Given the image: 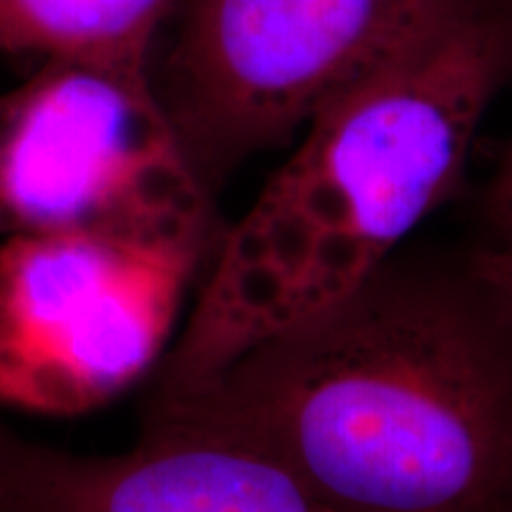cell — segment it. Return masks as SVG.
<instances>
[{
  "label": "cell",
  "mask_w": 512,
  "mask_h": 512,
  "mask_svg": "<svg viewBox=\"0 0 512 512\" xmlns=\"http://www.w3.org/2000/svg\"><path fill=\"white\" fill-rule=\"evenodd\" d=\"M155 418L278 460L342 512H512V299L411 240Z\"/></svg>",
  "instance_id": "obj_1"
},
{
  "label": "cell",
  "mask_w": 512,
  "mask_h": 512,
  "mask_svg": "<svg viewBox=\"0 0 512 512\" xmlns=\"http://www.w3.org/2000/svg\"><path fill=\"white\" fill-rule=\"evenodd\" d=\"M512 83V8H484L323 107L223 226L152 399L192 392L261 339L366 283L463 190Z\"/></svg>",
  "instance_id": "obj_2"
},
{
  "label": "cell",
  "mask_w": 512,
  "mask_h": 512,
  "mask_svg": "<svg viewBox=\"0 0 512 512\" xmlns=\"http://www.w3.org/2000/svg\"><path fill=\"white\" fill-rule=\"evenodd\" d=\"M489 0H174L150 76L216 190L332 100Z\"/></svg>",
  "instance_id": "obj_3"
},
{
  "label": "cell",
  "mask_w": 512,
  "mask_h": 512,
  "mask_svg": "<svg viewBox=\"0 0 512 512\" xmlns=\"http://www.w3.org/2000/svg\"><path fill=\"white\" fill-rule=\"evenodd\" d=\"M221 230L150 67L50 57L0 91V240L100 233L214 249Z\"/></svg>",
  "instance_id": "obj_4"
},
{
  "label": "cell",
  "mask_w": 512,
  "mask_h": 512,
  "mask_svg": "<svg viewBox=\"0 0 512 512\" xmlns=\"http://www.w3.org/2000/svg\"><path fill=\"white\" fill-rule=\"evenodd\" d=\"M211 249L100 233L0 240V408L98 411L155 370Z\"/></svg>",
  "instance_id": "obj_5"
},
{
  "label": "cell",
  "mask_w": 512,
  "mask_h": 512,
  "mask_svg": "<svg viewBox=\"0 0 512 512\" xmlns=\"http://www.w3.org/2000/svg\"><path fill=\"white\" fill-rule=\"evenodd\" d=\"M0 486L12 512H342L278 460L155 415L112 456L0 434Z\"/></svg>",
  "instance_id": "obj_6"
},
{
  "label": "cell",
  "mask_w": 512,
  "mask_h": 512,
  "mask_svg": "<svg viewBox=\"0 0 512 512\" xmlns=\"http://www.w3.org/2000/svg\"><path fill=\"white\" fill-rule=\"evenodd\" d=\"M174 0H0V57L150 67Z\"/></svg>",
  "instance_id": "obj_7"
},
{
  "label": "cell",
  "mask_w": 512,
  "mask_h": 512,
  "mask_svg": "<svg viewBox=\"0 0 512 512\" xmlns=\"http://www.w3.org/2000/svg\"><path fill=\"white\" fill-rule=\"evenodd\" d=\"M479 238L494 245H512V131L498 152L494 169L477 192Z\"/></svg>",
  "instance_id": "obj_8"
},
{
  "label": "cell",
  "mask_w": 512,
  "mask_h": 512,
  "mask_svg": "<svg viewBox=\"0 0 512 512\" xmlns=\"http://www.w3.org/2000/svg\"><path fill=\"white\" fill-rule=\"evenodd\" d=\"M475 256L482 271L512 299V245L475 240Z\"/></svg>",
  "instance_id": "obj_9"
},
{
  "label": "cell",
  "mask_w": 512,
  "mask_h": 512,
  "mask_svg": "<svg viewBox=\"0 0 512 512\" xmlns=\"http://www.w3.org/2000/svg\"><path fill=\"white\" fill-rule=\"evenodd\" d=\"M0 512H12L10 505H8V498H5L3 486H0Z\"/></svg>",
  "instance_id": "obj_10"
},
{
  "label": "cell",
  "mask_w": 512,
  "mask_h": 512,
  "mask_svg": "<svg viewBox=\"0 0 512 512\" xmlns=\"http://www.w3.org/2000/svg\"><path fill=\"white\" fill-rule=\"evenodd\" d=\"M505 3H508V5H510V8H512V0H505Z\"/></svg>",
  "instance_id": "obj_11"
}]
</instances>
